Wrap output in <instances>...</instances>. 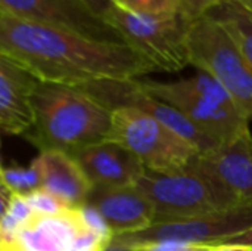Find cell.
I'll return each instance as SVG.
<instances>
[{
	"label": "cell",
	"instance_id": "obj_24",
	"mask_svg": "<svg viewBox=\"0 0 252 251\" xmlns=\"http://www.w3.org/2000/svg\"><path fill=\"white\" fill-rule=\"evenodd\" d=\"M96 13H99L100 16H105L106 12L112 7L111 0H84Z\"/></svg>",
	"mask_w": 252,
	"mask_h": 251
},
{
	"label": "cell",
	"instance_id": "obj_22",
	"mask_svg": "<svg viewBox=\"0 0 252 251\" xmlns=\"http://www.w3.org/2000/svg\"><path fill=\"white\" fill-rule=\"evenodd\" d=\"M136 249L140 251H210L211 246L182 243V241H162V243L145 244Z\"/></svg>",
	"mask_w": 252,
	"mask_h": 251
},
{
	"label": "cell",
	"instance_id": "obj_4",
	"mask_svg": "<svg viewBox=\"0 0 252 251\" xmlns=\"http://www.w3.org/2000/svg\"><path fill=\"white\" fill-rule=\"evenodd\" d=\"M106 141L133 152L148 172L177 175L186 172L201 154L198 146L152 115L133 108L112 111Z\"/></svg>",
	"mask_w": 252,
	"mask_h": 251
},
{
	"label": "cell",
	"instance_id": "obj_1",
	"mask_svg": "<svg viewBox=\"0 0 252 251\" xmlns=\"http://www.w3.org/2000/svg\"><path fill=\"white\" fill-rule=\"evenodd\" d=\"M0 55L24 67L38 81L74 87L105 80H140L158 71L127 43L93 40L6 13H0Z\"/></svg>",
	"mask_w": 252,
	"mask_h": 251
},
{
	"label": "cell",
	"instance_id": "obj_14",
	"mask_svg": "<svg viewBox=\"0 0 252 251\" xmlns=\"http://www.w3.org/2000/svg\"><path fill=\"white\" fill-rule=\"evenodd\" d=\"M72 157L80 163L93 186H131L146 172L142 161L133 152L111 141L87 146Z\"/></svg>",
	"mask_w": 252,
	"mask_h": 251
},
{
	"label": "cell",
	"instance_id": "obj_19",
	"mask_svg": "<svg viewBox=\"0 0 252 251\" xmlns=\"http://www.w3.org/2000/svg\"><path fill=\"white\" fill-rule=\"evenodd\" d=\"M111 3L136 15H161L179 10L174 0H111Z\"/></svg>",
	"mask_w": 252,
	"mask_h": 251
},
{
	"label": "cell",
	"instance_id": "obj_16",
	"mask_svg": "<svg viewBox=\"0 0 252 251\" xmlns=\"http://www.w3.org/2000/svg\"><path fill=\"white\" fill-rule=\"evenodd\" d=\"M40 173L43 189L69 210L81 209L93 189L75 157L61 151H43L32 161Z\"/></svg>",
	"mask_w": 252,
	"mask_h": 251
},
{
	"label": "cell",
	"instance_id": "obj_12",
	"mask_svg": "<svg viewBox=\"0 0 252 251\" xmlns=\"http://www.w3.org/2000/svg\"><path fill=\"white\" fill-rule=\"evenodd\" d=\"M86 206L93 209L114 235L131 234L155 222V210L146 195L136 186H93Z\"/></svg>",
	"mask_w": 252,
	"mask_h": 251
},
{
	"label": "cell",
	"instance_id": "obj_21",
	"mask_svg": "<svg viewBox=\"0 0 252 251\" xmlns=\"http://www.w3.org/2000/svg\"><path fill=\"white\" fill-rule=\"evenodd\" d=\"M221 1L223 0H174L179 12L185 13L193 21H198L207 16Z\"/></svg>",
	"mask_w": 252,
	"mask_h": 251
},
{
	"label": "cell",
	"instance_id": "obj_8",
	"mask_svg": "<svg viewBox=\"0 0 252 251\" xmlns=\"http://www.w3.org/2000/svg\"><path fill=\"white\" fill-rule=\"evenodd\" d=\"M251 228L252 206H241L199 217L154 223L139 232L118 234L112 237L111 246L136 249L145 244L162 241L219 246Z\"/></svg>",
	"mask_w": 252,
	"mask_h": 251
},
{
	"label": "cell",
	"instance_id": "obj_13",
	"mask_svg": "<svg viewBox=\"0 0 252 251\" xmlns=\"http://www.w3.org/2000/svg\"><path fill=\"white\" fill-rule=\"evenodd\" d=\"M38 80L19 64L0 55V129L24 136L34 124L32 93Z\"/></svg>",
	"mask_w": 252,
	"mask_h": 251
},
{
	"label": "cell",
	"instance_id": "obj_15",
	"mask_svg": "<svg viewBox=\"0 0 252 251\" xmlns=\"http://www.w3.org/2000/svg\"><path fill=\"white\" fill-rule=\"evenodd\" d=\"M84 226L83 207L38 216L12 238L0 240V251H66Z\"/></svg>",
	"mask_w": 252,
	"mask_h": 251
},
{
	"label": "cell",
	"instance_id": "obj_9",
	"mask_svg": "<svg viewBox=\"0 0 252 251\" xmlns=\"http://www.w3.org/2000/svg\"><path fill=\"white\" fill-rule=\"evenodd\" d=\"M0 13L93 40L126 43L121 34L84 0H0Z\"/></svg>",
	"mask_w": 252,
	"mask_h": 251
},
{
	"label": "cell",
	"instance_id": "obj_23",
	"mask_svg": "<svg viewBox=\"0 0 252 251\" xmlns=\"http://www.w3.org/2000/svg\"><path fill=\"white\" fill-rule=\"evenodd\" d=\"M221 244H229V246H242V247H248V249H252V228L248 229V231H244L226 241H223ZM219 244V246H221Z\"/></svg>",
	"mask_w": 252,
	"mask_h": 251
},
{
	"label": "cell",
	"instance_id": "obj_26",
	"mask_svg": "<svg viewBox=\"0 0 252 251\" xmlns=\"http://www.w3.org/2000/svg\"><path fill=\"white\" fill-rule=\"evenodd\" d=\"M232 1H235L236 4H239L242 9H245L252 15V0H232Z\"/></svg>",
	"mask_w": 252,
	"mask_h": 251
},
{
	"label": "cell",
	"instance_id": "obj_25",
	"mask_svg": "<svg viewBox=\"0 0 252 251\" xmlns=\"http://www.w3.org/2000/svg\"><path fill=\"white\" fill-rule=\"evenodd\" d=\"M210 251H252V249L242 247V246H229V244H221V246H211Z\"/></svg>",
	"mask_w": 252,
	"mask_h": 251
},
{
	"label": "cell",
	"instance_id": "obj_18",
	"mask_svg": "<svg viewBox=\"0 0 252 251\" xmlns=\"http://www.w3.org/2000/svg\"><path fill=\"white\" fill-rule=\"evenodd\" d=\"M0 183L7 189H10L13 194L22 197H28L43 189L41 173L34 163H31L28 167H18V166L1 167Z\"/></svg>",
	"mask_w": 252,
	"mask_h": 251
},
{
	"label": "cell",
	"instance_id": "obj_17",
	"mask_svg": "<svg viewBox=\"0 0 252 251\" xmlns=\"http://www.w3.org/2000/svg\"><path fill=\"white\" fill-rule=\"evenodd\" d=\"M208 18L217 21L241 49L252 68V15L232 0H223L214 7Z\"/></svg>",
	"mask_w": 252,
	"mask_h": 251
},
{
	"label": "cell",
	"instance_id": "obj_6",
	"mask_svg": "<svg viewBox=\"0 0 252 251\" xmlns=\"http://www.w3.org/2000/svg\"><path fill=\"white\" fill-rule=\"evenodd\" d=\"M103 18L158 71L177 72L190 65L189 36L195 21L185 13L136 15L112 4Z\"/></svg>",
	"mask_w": 252,
	"mask_h": 251
},
{
	"label": "cell",
	"instance_id": "obj_3",
	"mask_svg": "<svg viewBox=\"0 0 252 251\" xmlns=\"http://www.w3.org/2000/svg\"><path fill=\"white\" fill-rule=\"evenodd\" d=\"M142 89L179 109L198 130L220 146L251 136L250 120L239 111L226 89L210 74L177 81L139 80Z\"/></svg>",
	"mask_w": 252,
	"mask_h": 251
},
{
	"label": "cell",
	"instance_id": "obj_10",
	"mask_svg": "<svg viewBox=\"0 0 252 251\" xmlns=\"http://www.w3.org/2000/svg\"><path fill=\"white\" fill-rule=\"evenodd\" d=\"M81 89L86 93H89L93 99H96L99 104L106 107L109 111L118 108H133L152 115L154 118L159 120L161 123L171 127L188 141H190L195 146H198L201 154H207L220 148V145L216 141H213L210 136L198 130L179 109L146 93L142 89L139 80H105L83 86Z\"/></svg>",
	"mask_w": 252,
	"mask_h": 251
},
{
	"label": "cell",
	"instance_id": "obj_2",
	"mask_svg": "<svg viewBox=\"0 0 252 251\" xmlns=\"http://www.w3.org/2000/svg\"><path fill=\"white\" fill-rule=\"evenodd\" d=\"M34 124L25 138L40 152L78 151L106 141L112 111L93 99L81 87L43 83L32 93Z\"/></svg>",
	"mask_w": 252,
	"mask_h": 251
},
{
	"label": "cell",
	"instance_id": "obj_11",
	"mask_svg": "<svg viewBox=\"0 0 252 251\" xmlns=\"http://www.w3.org/2000/svg\"><path fill=\"white\" fill-rule=\"evenodd\" d=\"M192 166L213 178L238 206H252V135L199 154Z\"/></svg>",
	"mask_w": 252,
	"mask_h": 251
},
{
	"label": "cell",
	"instance_id": "obj_5",
	"mask_svg": "<svg viewBox=\"0 0 252 251\" xmlns=\"http://www.w3.org/2000/svg\"><path fill=\"white\" fill-rule=\"evenodd\" d=\"M136 186L155 210L154 223L192 219L241 207L213 178L193 166L177 175L146 170Z\"/></svg>",
	"mask_w": 252,
	"mask_h": 251
},
{
	"label": "cell",
	"instance_id": "obj_27",
	"mask_svg": "<svg viewBox=\"0 0 252 251\" xmlns=\"http://www.w3.org/2000/svg\"><path fill=\"white\" fill-rule=\"evenodd\" d=\"M105 251H140L137 249H131V247H117V246H111Z\"/></svg>",
	"mask_w": 252,
	"mask_h": 251
},
{
	"label": "cell",
	"instance_id": "obj_7",
	"mask_svg": "<svg viewBox=\"0 0 252 251\" xmlns=\"http://www.w3.org/2000/svg\"><path fill=\"white\" fill-rule=\"evenodd\" d=\"M190 65L214 77L239 111L252 120V68L230 34L214 19L193 22L189 36Z\"/></svg>",
	"mask_w": 252,
	"mask_h": 251
},
{
	"label": "cell",
	"instance_id": "obj_20",
	"mask_svg": "<svg viewBox=\"0 0 252 251\" xmlns=\"http://www.w3.org/2000/svg\"><path fill=\"white\" fill-rule=\"evenodd\" d=\"M30 203V206L32 207L34 213L38 216H50V215H58L62 213L63 210H68L66 207H63L61 204V201H58L53 195H50L47 191L40 189L28 197H25Z\"/></svg>",
	"mask_w": 252,
	"mask_h": 251
}]
</instances>
